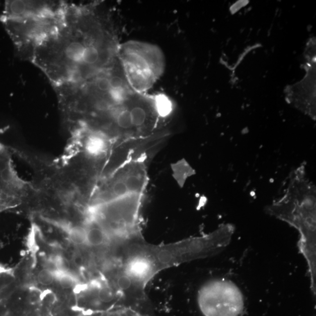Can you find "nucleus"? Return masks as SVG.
I'll list each match as a JSON object with an SVG mask.
<instances>
[{"label": "nucleus", "mask_w": 316, "mask_h": 316, "mask_svg": "<svg viewBox=\"0 0 316 316\" xmlns=\"http://www.w3.org/2000/svg\"><path fill=\"white\" fill-rule=\"evenodd\" d=\"M234 231V225L226 224L209 234L164 245L134 241L122 247V263L133 279L146 286L165 269L220 253L230 243Z\"/></svg>", "instance_id": "1"}, {"label": "nucleus", "mask_w": 316, "mask_h": 316, "mask_svg": "<svg viewBox=\"0 0 316 316\" xmlns=\"http://www.w3.org/2000/svg\"><path fill=\"white\" fill-rule=\"evenodd\" d=\"M315 189L298 168L290 177L284 196L267 207V213L284 221L300 234L299 249L310 273L311 289L316 291Z\"/></svg>", "instance_id": "2"}, {"label": "nucleus", "mask_w": 316, "mask_h": 316, "mask_svg": "<svg viewBox=\"0 0 316 316\" xmlns=\"http://www.w3.org/2000/svg\"><path fill=\"white\" fill-rule=\"evenodd\" d=\"M142 195L132 193L89 208L88 218L98 224L118 245L143 239L140 231Z\"/></svg>", "instance_id": "3"}, {"label": "nucleus", "mask_w": 316, "mask_h": 316, "mask_svg": "<svg viewBox=\"0 0 316 316\" xmlns=\"http://www.w3.org/2000/svg\"><path fill=\"white\" fill-rule=\"evenodd\" d=\"M199 306L204 316H239L244 311L243 293L224 279L208 282L199 291Z\"/></svg>", "instance_id": "4"}, {"label": "nucleus", "mask_w": 316, "mask_h": 316, "mask_svg": "<svg viewBox=\"0 0 316 316\" xmlns=\"http://www.w3.org/2000/svg\"><path fill=\"white\" fill-rule=\"evenodd\" d=\"M71 242L78 246L86 244V230L85 226H73L69 230Z\"/></svg>", "instance_id": "5"}, {"label": "nucleus", "mask_w": 316, "mask_h": 316, "mask_svg": "<svg viewBox=\"0 0 316 316\" xmlns=\"http://www.w3.org/2000/svg\"><path fill=\"white\" fill-rule=\"evenodd\" d=\"M130 111L132 125L133 127L139 128L144 124L146 120V113L141 107L135 106Z\"/></svg>", "instance_id": "6"}, {"label": "nucleus", "mask_w": 316, "mask_h": 316, "mask_svg": "<svg viewBox=\"0 0 316 316\" xmlns=\"http://www.w3.org/2000/svg\"><path fill=\"white\" fill-rule=\"evenodd\" d=\"M99 57L100 55L98 49L94 47V46H86L84 54V57H83L82 66H91L92 64L98 62L99 59Z\"/></svg>", "instance_id": "7"}, {"label": "nucleus", "mask_w": 316, "mask_h": 316, "mask_svg": "<svg viewBox=\"0 0 316 316\" xmlns=\"http://www.w3.org/2000/svg\"><path fill=\"white\" fill-rule=\"evenodd\" d=\"M116 124L122 130H130L133 128L130 110H122L116 116Z\"/></svg>", "instance_id": "8"}, {"label": "nucleus", "mask_w": 316, "mask_h": 316, "mask_svg": "<svg viewBox=\"0 0 316 316\" xmlns=\"http://www.w3.org/2000/svg\"><path fill=\"white\" fill-rule=\"evenodd\" d=\"M117 294L113 287L106 285L100 287L98 296L100 301L107 303L114 300Z\"/></svg>", "instance_id": "9"}, {"label": "nucleus", "mask_w": 316, "mask_h": 316, "mask_svg": "<svg viewBox=\"0 0 316 316\" xmlns=\"http://www.w3.org/2000/svg\"><path fill=\"white\" fill-rule=\"evenodd\" d=\"M55 278L58 280L59 285L63 289L72 288L75 285V280L73 276L66 272H59L58 274H55Z\"/></svg>", "instance_id": "10"}, {"label": "nucleus", "mask_w": 316, "mask_h": 316, "mask_svg": "<svg viewBox=\"0 0 316 316\" xmlns=\"http://www.w3.org/2000/svg\"><path fill=\"white\" fill-rule=\"evenodd\" d=\"M156 106L157 112L161 116H166L171 112V103L166 97L158 96L156 100Z\"/></svg>", "instance_id": "11"}, {"label": "nucleus", "mask_w": 316, "mask_h": 316, "mask_svg": "<svg viewBox=\"0 0 316 316\" xmlns=\"http://www.w3.org/2000/svg\"><path fill=\"white\" fill-rule=\"evenodd\" d=\"M37 278L40 284L49 286L52 284L55 278V274L49 269H44L38 273Z\"/></svg>", "instance_id": "12"}, {"label": "nucleus", "mask_w": 316, "mask_h": 316, "mask_svg": "<svg viewBox=\"0 0 316 316\" xmlns=\"http://www.w3.org/2000/svg\"><path fill=\"white\" fill-rule=\"evenodd\" d=\"M97 88L102 92H108L111 89L110 78L100 77L96 82Z\"/></svg>", "instance_id": "13"}, {"label": "nucleus", "mask_w": 316, "mask_h": 316, "mask_svg": "<svg viewBox=\"0 0 316 316\" xmlns=\"http://www.w3.org/2000/svg\"><path fill=\"white\" fill-rule=\"evenodd\" d=\"M111 88L119 89L123 88V82L122 79L117 76H114L110 78Z\"/></svg>", "instance_id": "14"}, {"label": "nucleus", "mask_w": 316, "mask_h": 316, "mask_svg": "<svg viewBox=\"0 0 316 316\" xmlns=\"http://www.w3.org/2000/svg\"><path fill=\"white\" fill-rule=\"evenodd\" d=\"M5 316H8V315H5Z\"/></svg>", "instance_id": "15"}]
</instances>
